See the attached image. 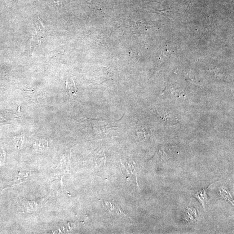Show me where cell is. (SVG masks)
Returning <instances> with one entry per match:
<instances>
[{
  "instance_id": "cell-1",
  "label": "cell",
  "mask_w": 234,
  "mask_h": 234,
  "mask_svg": "<svg viewBox=\"0 0 234 234\" xmlns=\"http://www.w3.org/2000/svg\"><path fill=\"white\" fill-rule=\"evenodd\" d=\"M195 197H196L199 200L203 206H204L205 204V202H207L208 200L206 192V189H205L198 192L196 194V195H195Z\"/></svg>"
},
{
  "instance_id": "cell-2",
  "label": "cell",
  "mask_w": 234,
  "mask_h": 234,
  "mask_svg": "<svg viewBox=\"0 0 234 234\" xmlns=\"http://www.w3.org/2000/svg\"><path fill=\"white\" fill-rule=\"evenodd\" d=\"M47 143L44 140H38L34 143L33 148L36 151H41L46 148Z\"/></svg>"
}]
</instances>
